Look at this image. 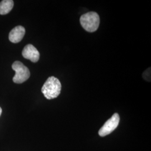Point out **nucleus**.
Segmentation results:
<instances>
[{"label":"nucleus","instance_id":"nucleus-2","mask_svg":"<svg viewBox=\"0 0 151 151\" xmlns=\"http://www.w3.org/2000/svg\"><path fill=\"white\" fill-rule=\"evenodd\" d=\"M80 23L87 32H94L97 30L100 25V17L95 12H89L81 16Z\"/></svg>","mask_w":151,"mask_h":151},{"label":"nucleus","instance_id":"nucleus-6","mask_svg":"<svg viewBox=\"0 0 151 151\" xmlns=\"http://www.w3.org/2000/svg\"><path fill=\"white\" fill-rule=\"evenodd\" d=\"M25 34V29L22 26H17L12 29L9 34V40L14 43H17L22 41Z\"/></svg>","mask_w":151,"mask_h":151},{"label":"nucleus","instance_id":"nucleus-5","mask_svg":"<svg viewBox=\"0 0 151 151\" xmlns=\"http://www.w3.org/2000/svg\"><path fill=\"white\" fill-rule=\"evenodd\" d=\"M22 55L24 58L31 60L32 62H37L40 58V53L32 44L26 45L22 52Z\"/></svg>","mask_w":151,"mask_h":151},{"label":"nucleus","instance_id":"nucleus-8","mask_svg":"<svg viewBox=\"0 0 151 151\" xmlns=\"http://www.w3.org/2000/svg\"><path fill=\"white\" fill-rule=\"evenodd\" d=\"M143 77L144 79L148 81H151V70L150 68L148 69L147 70H146L143 74Z\"/></svg>","mask_w":151,"mask_h":151},{"label":"nucleus","instance_id":"nucleus-9","mask_svg":"<svg viewBox=\"0 0 151 151\" xmlns=\"http://www.w3.org/2000/svg\"><path fill=\"white\" fill-rule=\"evenodd\" d=\"M1 114H2V109L0 107V116H1Z\"/></svg>","mask_w":151,"mask_h":151},{"label":"nucleus","instance_id":"nucleus-4","mask_svg":"<svg viewBox=\"0 0 151 151\" xmlns=\"http://www.w3.org/2000/svg\"><path fill=\"white\" fill-rule=\"evenodd\" d=\"M120 117L119 114H114L110 119H108L101 129L99 130V134L101 137H105L110 134L118 127Z\"/></svg>","mask_w":151,"mask_h":151},{"label":"nucleus","instance_id":"nucleus-1","mask_svg":"<svg viewBox=\"0 0 151 151\" xmlns=\"http://www.w3.org/2000/svg\"><path fill=\"white\" fill-rule=\"evenodd\" d=\"M61 88L62 86L60 80L52 76L49 77L44 83L42 88V92L46 99L51 100L60 95Z\"/></svg>","mask_w":151,"mask_h":151},{"label":"nucleus","instance_id":"nucleus-3","mask_svg":"<svg viewBox=\"0 0 151 151\" xmlns=\"http://www.w3.org/2000/svg\"><path fill=\"white\" fill-rule=\"evenodd\" d=\"M12 68L15 72V76L13 77V81L15 83H22L30 77V71L22 62L19 61L15 62L12 65Z\"/></svg>","mask_w":151,"mask_h":151},{"label":"nucleus","instance_id":"nucleus-7","mask_svg":"<svg viewBox=\"0 0 151 151\" xmlns=\"http://www.w3.org/2000/svg\"><path fill=\"white\" fill-rule=\"evenodd\" d=\"M12 0H4L0 2V15H6L9 13L14 7Z\"/></svg>","mask_w":151,"mask_h":151}]
</instances>
